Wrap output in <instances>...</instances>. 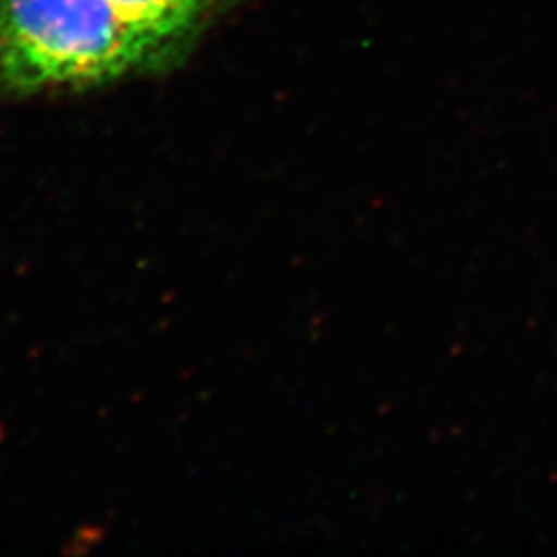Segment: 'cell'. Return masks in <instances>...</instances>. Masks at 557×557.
Listing matches in <instances>:
<instances>
[{
	"instance_id": "cell-1",
	"label": "cell",
	"mask_w": 557,
	"mask_h": 557,
	"mask_svg": "<svg viewBox=\"0 0 557 557\" xmlns=\"http://www.w3.org/2000/svg\"><path fill=\"white\" fill-rule=\"evenodd\" d=\"M170 59L110 0H0V79L17 91L96 85Z\"/></svg>"
},
{
	"instance_id": "cell-2",
	"label": "cell",
	"mask_w": 557,
	"mask_h": 557,
	"mask_svg": "<svg viewBox=\"0 0 557 557\" xmlns=\"http://www.w3.org/2000/svg\"><path fill=\"white\" fill-rule=\"evenodd\" d=\"M122 17L143 36L156 41L163 52L186 46L207 23L220 0H110Z\"/></svg>"
}]
</instances>
